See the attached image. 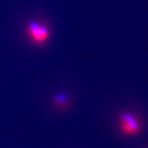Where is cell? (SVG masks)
<instances>
[{
  "mask_svg": "<svg viewBox=\"0 0 148 148\" xmlns=\"http://www.w3.org/2000/svg\"><path fill=\"white\" fill-rule=\"evenodd\" d=\"M27 34L33 43L38 46L45 45L51 38L49 27L37 21H32L27 26Z\"/></svg>",
  "mask_w": 148,
  "mask_h": 148,
  "instance_id": "6da1fadb",
  "label": "cell"
},
{
  "mask_svg": "<svg viewBox=\"0 0 148 148\" xmlns=\"http://www.w3.org/2000/svg\"><path fill=\"white\" fill-rule=\"evenodd\" d=\"M118 121L121 132L126 136H136L141 132V123L138 116L134 114L121 112L118 115Z\"/></svg>",
  "mask_w": 148,
  "mask_h": 148,
  "instance_id": "7a4b0ae2",
  "label": "cell"
},
{
  "mask_svg": "<svg viewBox=\"0 0 148 148\" xmlns=\"http://www.w3.org/2000/svg\"><path fill=\"white\" fill-rule=\"evenodd\" d=\"M68 100H69V99L66 95H63V94H58L53 97V103L57 108L62 110V109L67 108L68 105H69Z\"/></svg>",
  "mask_w": 148,
  "mask_h": 148,
  "instance_id": "3957f363",
  "label": "cell"
}]
</instances>
